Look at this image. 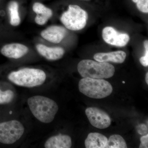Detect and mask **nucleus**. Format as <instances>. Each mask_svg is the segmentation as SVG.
Wrapping results in <instances>:
<instances>
[{"instance_id":"1","label":"nucleus","mask_w":148,"mask_h":148,"mask_svg":"<svg viewBox=\"0 0 148 148\" xmlns=\"http://www.w3.org/2000/svg\"><path fill=\"white\" fill-rule=\"evenodd\" d=\"M27 102L34 116L43 123H50L53 121L58 112L57 103L47 97L39 95L33 96L29 98Z\"/></svg>"},{"instance_id":"2","label":"nucleus","mask_w":148,"mask_h":148,"mask_svg":"<svg viewBox=\"0 0 148 148\" xmlns=\"http://www.w3.org/2000/svg\"><path fill=\"white\" fill-rule=\"evenodd\" d=\"M77 70L83 77L98 79L110 78L113 76L115 73L114 67L110 63L89 59L80 61Z\"/></svg>"},{"instance_id":"3","label":"nucleus","mask_w":148,"mask_h":148,"mask_svg":"<svg viewBox=\"0 0 148 148\" xmlns=\"http://www.w3.org/2000/svg\"><path fill=\"white\" fill-rule=\"evenodd\" d=\"M80 92L89 98L101 99L110 95L113 91L112 85L104 79L83 78L79 83Z\"/></svg>"},{"instance_id":"4","label":"nucleus","mask_w":148,"mask_h":148,"mask_svg":"<svg viewBox=\"0 0 148 148\" xmlns=\"http://www.w3.org/2000/svg\"><path fill=\"white\" fill-rule=\"evenodd\" d=\"M8 78L17 85L32 88L42 84L46 75L45 73L40 69L25 68L12 72L8 75Z\"/></svg>"},{"instance_id":"5","label":"nucleus","mask_w":148,"mask_h":148,"mask_svg":"<svg viewBox=\"0 0 148 148\" xmlns=\"http://www.w3.org/2000/svg\"><path fill=\"white\" fill-rule=\"evenodd\" d=\"M88 14L76 5H70L68 10L61 15V21L67 29L72 31L83 29L87 24Z\"/></svg>"},{"instance_id":"6","label":"nucleus","mask_w":148,"mask_h":148,"mask_svg":"<svg viewBox=\"0 0 148 148\" xmlns=\"http://www.w3.org/2000/svg\"><path fill=\"white\" fill-rule=\"evenodd\" d=\"M24 131L20 122L12 120L0 123V143L12 144L19 140Z\"/></svg>"},{"instance_id":"7","label":"nucleus","mask_w":148,"mask_h":148,"mask_svg":"<svg viewBox=\"0 0 148 148\" xmlns=\"http://www.w3.org/2000/svg\"><path fill=\"white\" fill-rule=\"evenodd\" d=\"M85 114L90 124L96 128L105 129L111 125V118L109 115L98 108H87L86 110Z\"/></svg>"},{"instance_id":"8","label":"nucleus","mask_w":148,"mask_h":148,"mask_svg":"<svg viewBox=\"0 0 148 148\" xmlns=\"http://www.w3.org/2000/svg\"><path fill=\"white\" fill-rule=\"evenodd\" d=\"M102 37L104 41L108 44L118 47L125 46L130 40L127 34L120 33L111 27H106L103 29Z\"/></svg>"},{"instance_id":"9","label":"nucleus","mask_w":148,"mask_h":148,"mask_svg":"<svg viewBox=\"0 0 148 148\" xmlns=\"http://www.w3.org/2000/svg\"><path fill=\"white\" fill-rule=\"evenodd\" d=\"M67 31L64 27L59 26H52L48 27L41 33V36L48 41L59 43L65 38Z\"/></svg>"},{"instance_id":"10","label":"nucleus","mask_w":148,"mask_h":148,"mask_svg":"<svg viewBox=\"0 0 148 148\" xmlns=\"http://www.w3.org/2000/svg\"><path fill=\"white\" fill-rule=\"evenodd\" d=\"M29 51L28 47L26 46L19 43H12L4 46L1 52L6 57L9 58L18 59L21 58Z\"/></svg>"},{"instance_id":"11","label":"nucleus","mask_w":148,"mask_h":148,"mask_svg":"<svg viewBox=\"0 0 148 148\" xmlns=\"http://www.w3.org/2000/svg\"><path fill=\"white\" fill-rule=\"evenodd\" d=\"M126 53L123 51L110 52H101L95 53L93 58L95 61L101 62H112L116 64H122L124 62Z\"/></svg>"},{"instance_id":"12","label":"nucleus","mask_w":148,"mask_h":148,"mask_svg":"<svg viewBox=\"0 0 148 148\" xmlns=\"http://www.w3.org/2000/svg\"><path fill=\"white\" fill-rule=\"evenodd\" d=\"M38 52L49 61H56L61 59L64 56L65 50L60 47H49L42 44L36 46Z\"/></svg>"},{"instance_id":"13","label":"nucleus","mask_w":148,"mask_h":148,"mask_svg":"<svg viewBox=\"0 0 148 148\" xmlns=\"http://www.w3.org/2000/svg\"><path fill=\"white\" fill-rule=\"evenodd\" d=\"M72 146L71 138L69 135L60 134L51 137L45 144L46 148H70Z\"/></svg>"},{"instance_id":"14","label":"nucleus","mask_w":148,"mask_h":148,"mask_svg":"<svg viewBox=\"0 0 148 148\" xmlns=\"http://www.w3.org/2000/svg\"><path fill=\"white\" fill-rule=\"evenodd\" d=\"M33 11L36 13L35 20L37 24L43 25L45 24L52 16V10L42 4L35 3L33 6Z\"/></svg>"},{"instance_id":"15","label":"nucleus","mask_w":148,"mask_h":148,"mask_svg":"<svg viewBox=\"0 0 148 148\" xmlns=\"http://www.w3.org/2000/svg\"><path fill=\"white\" fill-rule=\"evenodd\" d=\"M108 139L105 135L98 132H91L85 141L86 148H105Z\"/></svg>"},{"instance_id":"16","label":"nucleus","mask_w":148,"mask_h":148,"mask_svg":"<svg viewBox=\"0 0 148 148\" xmlns=\"http://www.w3.org/2000/svg\"><path fill=\"white\" fill-rule=\"evenodd\" d=\"M18 3L15 1L10 2L8 5V10L10 16V23L13 26H17L21 22L18 11Z\"/></svg>"},{"instance_id":"17","label":"nucleus","mask_w":148,"mask_h":148,"mask_svg":"<svg viewBox=\"0 0 148 148\" xmlns=\"http://www.w3.org/2000/svg\"><path fill=\"white\" fill-rule=\"evenodd\" d=\"M106 148H126L127 145L125 140L121 135H113L108 140Z\"/></svg>"},{"instance_id":"18","label":"nucleus","mask_w":148,"mask_h":148,"mask_svg":"<svg viewBox=\"0 0 148 148\" xmlns=\"http://www.w3.org/2000/svg\"><path fill=\"white\" fill-rule=\"evenodd\" d=\"M14 97V92L10 90L2 91L0 90V104L10 103Z\"/></svg>"},{"instance_id":"19","label":"nucleus","mask_w":148,"mask_h":148,"mask_svg":"<svg viewBox=\"0 0 148 148\" xmlns=\"http://www.w3.org/2000/svg\"><path fill=\"white\" fill-rule=\"evenodd\" d=\"M138 10L143 13H148V0H132Z\"/></svg>"},{"instance_id":"20","label":"nucleus","mask_w":148,"mask_h":148,"mask_svg":"<svg viewBox=\"0 0 148 148\" xmlns=\"http://www.w3.org/2000/svg\"><path fill=\"white\" fill-rule=\"evenodd\" d=\"M144 46L145 49V56L140 58V63L143 66L147 67L148 66V41L147 40H145L144 42Z\"/></svg>"},{"instance_id":"21","label":"nucleus","mask_w":148,"mask_h":148,"mask_svg":"<svg viewBox=\"0 0 148 148\" xmlns=\"http://www.w3.org/2000/svg\"><path fill=\"white\" fill-rule=\"evenodd\" d=\"M141 144L140 145V148L148 147V135L143 136L140 138Z\"/></svg>"},{"instance_id":"22","label":"nucleus","mask_w":148,"mask_h":148,"mask_svg":"<svg viewBox=\"0 0 148 148\" xmlns=\"http://www.w3.org/2000/svg\"><path fill=\"white\" fill-rule=\"evenodd\" d=\"M146 82L147 83V84H148V73H147L145 77Z\"/></svg>"},{"instance_id":"23","label":"nucleus","mask_w":148,"mask_h":148,"mask_svg":"<svg viewBox=\"0 0 148 148\" xmlns=\"http://www.w3.org/2000/svg\"><path fill=\"white\" fill-rule=\"evenodd\" d=\"M12 113V112H10V114H11Z\"/></svg>"},{"instance_id":"24","label":"nucleus","mask_w":148,"mask_h":148,"mask_svg":"<svg viewBox=\"0 0 148 148\" xmlns=\"http://www.w3.org/2000/svg\"><path fill=\"white\" fill-rule=\"evenodd\" d=\"M123 83H124L125 82H123Z\"/></svg>"}]
</instances>
